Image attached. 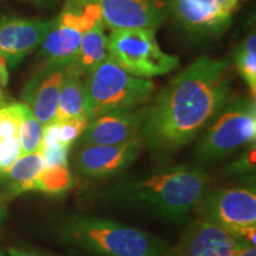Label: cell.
Segmentation results:
<instances>
[{"instance_id": "6da1fadb", "label": "cell", "mask_w": 256, "mask_h": 256, "mask_svg": "<svg viewBox=\"0 0 256 256\" xmlns=\"http://www.w3.org/2000/svg\"><path fill=\"white\" fill-rule=\"evenodd\" d=\"M230 98L228 60L200 57L146 106L142 145L158 158L174 154L206 130Z\"/></svg>"}, {"instance_id": "7a4b0ae2", "label": "cell", "mask_w": 256, "mask_h": 256, "mask_svg": "<svg viewBox=\"0 0 256 256\" xmlns=\"http://www.w3.org/2000/svg\"><path fill=\"white\" fill-rule=\"evenodd\" d=\"M210 178L200 165H176L127 176L98 192V200L145 209L170 222H183L204 194Z\"/></svg>"}, {"instance_id": "3957f363", "label": "cell", "mask_w": 256, "mask_h": 256, "mask_svg": "<svg viewBox=\"0 0 256 256\" xmlns=\"http://www.w3.org/2000/svg\"><path fill=\"white\" fill-rule=\"evenodd\" d=\"M58 230L70 246L98 256H168L170 252L168 243L152 234L96 216L72 214Z\"/></svg>"}, {"instance_id": "277c9868", "label": "cell", "mask_w": 256, "mask_h": 256, "mask_svg": "<svg viewBox=\"0 0 256 256\" xmlns=\"http://www.w3.org/2000/svg\"><path fill=\"white\" fill-rule=\"evenodd\" d=\"M255 138L254 98H232L202 132L194 147V158L200 166L217 162L255 144Z\"/></svg>"}, {"instance_id": "5b68a950", "label": "cell", "mask_w": 256, "mask_h": 256, "mask_svg": "<svg viewBox=\"0 0 256 256\" xmlns=\"http://www.w3.org/2000/svg\"><path fill=\"white\" fill-rule=\"evenodd\" d=\"M83 86L88 120L110 112L140 107L154 90L153 81L130 75L110 57L86 76Z\"/></svg>"}, {"instance_id": "8992f818", "label": "cell", "mask_w": 256, "mask_h": 256, "mask_svg": "<svg viewBox=\"0 0 256 256\" xmlns=\"http://www.w3.org/2000/svg\"><path fill=\"white\" fill-rule=\"evenodd\" d=\"M108 52L118 66L140 78L165 75L179 66L177 57L160 49L151 28L112 31Z\"/></svg>"}, {"instance_id": "52a82bcc", "label": "cell", "mask_w": 256, "mask_h": 256, "mask_svg": "<svg viewBox=\"0 0 256 256\" xmlns=\"http://www.w3.org/2000/svg\"><path fill=\"white\" fill-rule=\"evenodd\" d=\"M200 218L229 230L238 238L255 244V184H241L208 191L194 208Z\"/></svg>"}, {"instance_id": "ba28073f", "label": "cell", "mask_w": 256, "mask_h": 256, "mask_svg": "<svg viewBox=\"0 0 256 256\" xmlns=\"http://www.w3.org/2000/svg\"><path fill=\"white\" fill-rule=\"evenodd\" d=\"M246 0H165L168 16L194 38L223 34Z\"/></svg>"}, {"instance_id": "9c48e42d", "label": "cell", "mask_w": 256, "mask_h": 256, "mask_svg": "<svg viewBox=\"0 0 256 256\" xmlns=\"http://www.w3.org/2000/svg\"><path fill=\"white\" fill-rule=\"evenodd\" d=\"M142 147V138L116 145H80L74 168L78 176L88 179L115 177L133 164Z\"/></svg>"}, {"instance_id": "30bf717a", "label": "cell", "mask_w": 256, "mask_h": 256, "mask_svg": "<svg viewBox=\"0 0 256 256\" xmlns=\"http://www.w3.org/2000/svg\"><path fill=\"white\" fill-rule=\"evenodd\" d=\"M244 240L229 230L200 218L191 220L168 256H238Z\"/></svg>"}, {"instance_id": "8fae6325", "label": "cell", "mask_w": 256, "mask_h": 256, "mask_svg": "<svg viewBox=\"0 0 256 256\" xmlns=\"http://www.w3.org/2000/svg\"><path fill=\"white\" fill-rule=\"evenodd\" d=\"M101 11L102 23L115 30H156L168 17L165 0H92Z\"/></svg>"}, {"instance_id": "7c38bea8", "label": "cell", "mask_w": 256, "mask_h": 256, "mask_svg": "<svg viewBox=\"0 0 256 256\" xmlns=\"http://www.w3.org/2000/svg\"><path fill=\"white\" fill-rule=\"evenodd\" d=\"M72 64V60L44 62L25 84L22 92L24 104L43 126L55 119L60 90Z\"/></svg>"}, {"instance_id": "4fadbf2b", "label": "cell", "mask_w": 256, "mask_h": 256, "mask_svg": "<svg viewBox=\"0 0 256 256\" xmlns=\"http://www.w3.org/2000/svg\"><path fill=\"white\" fill-rule=\"evenodd\" d=\"M146 107L110 112L89 120L80 145H116L140 138Z\"/></svg>"}, {"instance_id": "5bb4252c", "label": "cell", "mask_w": 256, "mask_h": 256, "mask_svg": "<svg viewBox=\"0 0 256 256\" xmlns=\"http://www.w3.org/2000/svg\"><path fill=\"white\" fill-rule=\"evenodd\" d=\"M52 20L6 18L0 20V56L16 68L31 51L40 46Z\"/></svg>"}, {"instance_id": "9a60e30c", "label": "cell", "mask_w": 256, "mask_h": 256, "mask_svg": "<svg viewBox=\"0 0 256 256\" xmlns=\"http://www.w3.org/2000/svg\"><path fill=\"white\" fill-rule=\"evenodd\" d=\"M83 34L68 25L60 23L58 19L52 20L49 32L40 44L38 56L44 62H63L74 60L78 54Z\"/></svg>"}, {"instance_id": "2e32d148", "label": "cell", "mask_w": 256, "mask_h": 256, "mask_svg": "<svg viewBox=\"0 0 256 256\" xmlns=\"http://www.w3.org/2000/svg\"><path fill=\"white\" fill-rule=\"evenodd\" d=\"M108 44L110 36L102 22L83 34L78 54L72 60V66L82 78H86L95 66L110 57Z\"/></svg>"}, {"instance_id": "e0dca14e", "label": "cell", "mask_w": 256, "mask_h": 256, "mask_svg": "<svg viewBox=\"0 0 256 256\" xmlns=\"http://www.w3.org/2000/svg\"><path fill=\"white\" fill-rule=\"evenodd\" d=\"M86 115L84 86L82 76L76 72L72 64L66 72L62 88L60 90L57 110L54 121H64ZM87 116V115H86Z\"/></svg>"}, {"instance_id": "ac0fdd59", "label": "cell", "mask_w": 256, "mask_h": 256, "mask_svg": "<svg viewBox=\"0 0 256 256\" xmlns=\"http://www.w3.org/2000/svg\"><path fill=\"white\" fill-rule=\"evenodd\" d=\"M46 162L40 151L28 154H22L8 170L5 176L11 180L12 194H20L31 191V185L42 174Z\"/></svg>"}, {"instance_id": "d6986e66", "label": "cell", "mask_w": 256, "mask_h": 256, "mask_svg": "<svg viewBox=\"0 0 256 256\" xmlns=\"http://www.w3.org/2000/svg\"><path fill=\"white\" fill-rule=\"evenodd\" d=\"M74 178L69 165L46 166L42 174L31 185V191H40L50 196H58L69 191Z\"/></svg>"}, {"instance_id": "ffe728a7", "label": "cell", "mask_w": 256, "mask_h": 256, "mask_svg": "<svg viewBox=\"0 0 256 256\" xmlns=\"http://www.w3.org/2000/svg\"><path fill=\"white\" fill-rule=\"evenodd\" d=\"M235 64L243 81L247 83L252 98L256 92V36L252 31L235 52Z\"/></svg>"}, {"instance_id": "44dd1931", "label": "cell", "mask_w": 256, "mask_h": 256, "mask_svg": "<svg viewBox=\"0 0 256 256\" xmlns=\"http://www.w3.org/2000/svg\"><path fill=\"white\" fill-rule=\"evenodd\" d=\"M42 136H43V124L34 116L30 107L25 104L18 132L22 154L40 151Z\"/></svg>"}, {"instance_id": "7402d4cb", "label": "cell", "mask_w": 256, "mask_h": 256, "mask_svg": "<svg viewBox=\"0 0 256 256\" xmlns=\"http://www.w3.org/2000/svg\"><path fill=\"white\" fill-rule=\"evenodd\" d=\"M24 107L25 104H19V102L0 107V140L18 136Z\"/></svg>"}, {"instance_id": "603a6c76", "label": "cell", "mask_w": 256, "mask_h": 256, "mask_svg": "<svg viewBox=\"0 0 256 256\" xmlns=\"http://www.w3.org/2000/svg\"><path fill=\"white\" fill-rule=\"evenodd\" d=\"M57 122V121H56ZM88 118L86 115L74 119L60 121L58 124V142L62 145L72 147L75 142H78L82 133L88 126Z\"/></svg>"}, {"instance_id": "cb8c5ba5", "label": "cell", "mask_w": 256, "mask_h": 256, "mask_svg": "<svg viewBox=\"0 0 256 256\" xmlns=\"http://www.w3.org/2000/svg\"><path fill=\"white\" fill-rule=\"evenodd\" d=\"M22 156L19 138L0 140V176L6 174L8 170Z\"/></svg>"}, {"instance_id": "d4e9b609", "label": "cell", "mask_w": 256, "mask_h": 256, "mask_svg": "<svg viewBox=\"0 0 256 256\" xmlns=\"http://www.w3.org/2000/svg\"><path fill=\"white\" fill-rule=\"evenodd\" d=\"M255 170V144L249 146L246 152L242 153L238 160L229 165L226 172L232 176H250Z\"/></svg>"}, {"instance_id": "484cf974", "label": "cell", "mask_w": 256, "mask_h": 256, "mask_svg": "<svg viewBox=\"0 0 256 256\" xmlns=\"http://www.w3.org/2000/svg\"><path fill=\"white\" fill-rule=\"evenodd\" d=\"M69 151L70 147L56 144V145L46 147V148L40 151L44 158L46 166L54 165H69Z\"/></svg>"}, {"instance_id": "4316f807", "label": "cell", "mask_w": 256, "mask_h": 256, "mask_svg": "<svg viewBox=\"0 0 256 256\" xmlns=\"http://www.w3.org/2000/svg\"><path fill=\"white\" fill-rule=\"evenodd\" d=\"M238 256H256L255 244H252V243L246 241L238 252Z\"/></svg>"}, {"instance_id": "83f0119b", "label": "cell", "mask_w": 256, "mask_h": 256, "mask_svg": "<svg viewBox=\"0 0 256 256\" xmlns=\"http://www.w3.org/2000/svg\"><path fill=\"white\" fill-rule=\"evenodd\" d=\"M8 252H10V256H40L37 254H34V252H28L17 248H10Z\"/></svg>"}, {"instance_id": "f1b7e54d", "label": "cell", "mask_w": 256, "mask_h": 256, "mask_svg": "<svg viewBox=\"0 0 256 256\" xmlns=\"http://www.w3.org/2000/svg\"><path fill=\"white\" fill-rule=\"evenodd\" d=\"M6 218V206L5 202L0 197V226H2V222H4Z\"/></svg>"}, {"instance_id": "f546056e", "label": "cell", "mask_w": 256, "mask_h": 256, "mask_svg": "<svg viewBox=\"0 0 256 256\" xmlns=\"http://www.w3.org/2000/svg\"><path fill=\"white\" fill-rule=\"evenodd\" d=\"M24 2H28L31 4L36 5V6H40V8H44V6L50 5L54 0H24Z\"/></svg>"}, {"instance_id": "4dcf8cb0", "label": "cell", "mask_w": 256, "mask_h": 256, "mask_svg": "<svg viewBox=\"0 0 256 256\" xmlns=\"http://www.w3.org/2000/svg\"><path fill=\"white\" fill-rule=\"evenodd\" d=\"M5 87H2V82H0V107H2V106L6 104V96H5V92L2 89Z\"/></svg>"}, {"instance_id": "1f68e13d", "label": "cell", "mask_w": 256, "mask_h": 256, "mask_svg": "<svg viewBox=\"0 0 256 256\" xmlns=\"http://www.w3.org/2000/svg\"><path fill=\"white\" fill-rule=\"evenodd\" d=\"M0 256H5V255H4V252H2V249H0Z\"/></svg>"}]
</instances>
